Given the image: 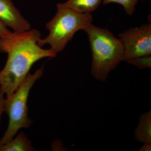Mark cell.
Returning <instances> with one entry per match:
<instances>
[{
    "instance_id": "1",
    "label": "cell",
    "mask_w": 151,
    "mask_h": 151,
    "mask_svg": "<svg viewBox=\"0 0 151 151\" xmlns=\"http://www.w3.org/2000/svg\"><path fill=\"white\" fill-rule=\"evenodd\" d=\"M40 38L39 31L35 29L0 38V52L8 54L6 65L0 70V91L6 97L16 91L35 62L45 58L56 57L57 53L51 48L44 49L38 45Z\"/></svg>"
},
{
    "instance_id": "2",
    "label": "cell",
    "mask_w": 151,
    "mask_h": 151,
    "mask_svg": "<svg viewBox=\"0 0 151 151\" xmlns=\"http://www.w3.org/2000/svg\"><path fill=\"white\" fill-rule=\"evenodd\" d=\"M84 30L88 35L92 51L91 74L96 80L104 82L110 72L122 61L123 44L108 29L98 27L92 23Z\"/></svg>"
},
{
    "instance_id": "3",
    "label": "cell",
    "mask_w": 151,
    "mask_h": 151,
    "mask_svg": "<svg viewBox=\"0 0 151 151\" xmlns=\"http://www.w3.org/2000/svg\"><path fill=\"white\" fill-rule=\"evenodd\" d=\"M93 20L91 13H81L71 9L63 4H57V12L46 24L49 31L47 37L40 38L38 44L42 47L46 44L56 53L62 52L67 43L79 30H84Z\"/></svg>"
},
{
    "instance_id": "4",
    "label": "cell",
    "mask_w": 151,
    "mask_h": 151,
    "mask_svg": "<svg viewBox=\"0 0 151 151\" xmlns=\"http://www.w3.org/2000/svg\"><path fill=\"white\" fill-rule=\"evenodd\" d=\"M43 72L44 65L33 74L29 73L16 91L6 98L4 112L8 116L9 123L7 129L0 139V145L12 140L22 128L27 129L32 124V121L28 117V99L30 91L36 81L43 75Z\"/></svg>"
},
{
    "instance_id": "5",
    "label": "cell",
    "mask_w": 151,
    "mask_h": 151,
    "mask_svg": "<svg viewBox=\"0 0 151 151\" xmlns=\"http://www.w3.org/2000/svg\"><path fill=\"white\" fill-rule=\"evenodd\" d=\"M124 47L122 61L151 55V22L132 27L118 35Z\"/></svg>"
},
{
    "instance_id": "6",
    "label": "cell",
    "mask_w": 151,
    "mask_h": 151,
    "mask_svg": "<svg viewBox=\"0 0 151 151\" xmlns=\"http://www.w3.org/2000/svg\"><path fill=\"white\" fill-rule=\"evenodd\" d=\"M0 22L14 32L20 33L31 29V25L15 6L12 0H0Z\"/></svg>"
},
{
    "instance_id": "7",
    "label": "cell",
    "mask_w": 151,
    "mask_h": 151,
    "mask_svg": "<svg viewBox=\"0 0 151 151\" xmlns=\"http://www.w3.org/2000/svg\"><path fill=\"white\" fill-rule=\"evenodd\" d=\"M136 139L140 142L151 144V110L140 116L134 132Z\"/></svg>"
},
{
    "instance_id": "8",
    "label": "cell",
    "mask_w": 151,
    "mask_h": 151,
    "mask_svg": "<svg viewBox=\"0 0 151 151\" xmlns=\"http://www.w3.org/2000/svg\"><path fill=\"white\" fill-rule=\"evenodd\" d=\"M32 143L23 132L19 133L14 139L0 145V151H33Z\"/></svg>"
},
{
    "instance_id": "9",
    "label": "cell",
    "mask_w": 151,
    "mask_h": 151,
    "mask_svg": "<svg viewBox=\"0 0 151 151\" xmlns=\"http://www.w3.org/2000/svg\"><path fill=\"white\" fill-rule=\"evenodd\" d=\"M102 1L103 0H67L63 4L78 12L91 13L98 8Z\"/></svg>"
},
{
    "instance_id": "10",
    "label": "cell",
    "mask_w": 151,
    "mask_h": 151,
    "mask_svg": "<svg viewBox=\"0 0 151 151\" xmlns=\"http://www.w3.org/2000/svg\"><path fill=\"white\" fill-rule=\"evenodd\" d=\"M138 0H103V4H108L111 3H116L123 6L126 13L132 15L134 12L135 8Z\"/></svg>"
},
{
    "instance_id": "11",
    "label": "cell",
    "mask_w": 151,
    "mask_h": 151,
    "mask_svg": "<svg viewBox=\"0 0 151 151\" xmlns=\"http://www.w3.org/2000/svg\"><path fill=\"white\" fill-rule=\"evenodd\" d=\"M128 63L137 66L139 69L151 68V55L138 57L127 60Z\"/></svg>"
},
{
    "instance_id": "12",
    "label": "cell",
    "mask_w": 151,
    "mask_h": 151,
    "mask_svg": "<svg viewBox=\"0 0 151 151\" xmlns=\"http://www.w3.org/2000/svg\"><path fill=\"white\" fill-rule=\"evenodd\" d=\"M13 32L8 29L1 22H0V38H5L9 37L12 35Z\"/></svg>"
},
{
    "instance_id": "13",
    "label": "cell",
    "mask_w": 151,
    "mask_h": 151,
    "mask_svg": "<svg viewBox=\"0 0 151 151\" xmlns=\"http://www.w3.org/2000/svg\"><path fill=\"white\" fill-rule=\"evenodd\" d=\"M4 94L0 91V126H1V120L2 115L4 112L5 103L6 99L4 97Z\"/></svg>"
},
{
    "instance_id": "14",
    "label": "cell",
    "mask_w": 151,
    "mask_h": 151,
    "mask_svg": "<svg viewBox=\"0 0 151 151\" xmlns=\"http://www.w3.org/2000/svg\"><path fill=\"white\" fill-rule=\"evenodd\" d=\"M139 151H151V144L148 143H145L144 145L141 148Z\"/></svg>"
},
{
    "instance_id": "15",
    "label": "cell",
    "mask_w": 151,
    "mask_h": 151,
    "mask_svg": "<svg viewBox=\"0 0 151 151\" xmlns=\"http://www.w3.org/2000/svg\"><path fill=\"white\" fill-rule=\"evenodd\" d=\"M142 1H147V0H142Z\"/></svg>"
}]
</instances>
